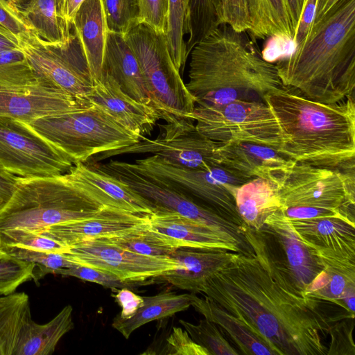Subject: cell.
I'll return each instance as SVG.
<instances>
[{
  "label": "cell",
  "instance_id": "1",
  "mask_svg": "<svg viewBox=\"0 0 355 355\" xmlns=\"http://www.w3.org/2000/svg\"><path fill=\"white\" fill-rule=\"evenodd\" d=\"M254 254L230 259L198 293L243 321L276 355H327L322 340L333 322L292 279L273 237L245 225Z\"/></svg>",
  "mask_w": 355,
  "mask_h": 355
},
{
  "label": "cell",
  "instance_id": "2",
  "mask_svg": "<svg viewBox=\"0 0 355 355\" xmlns=\"http://www.w3.org/2000/svg\"><path fill=\"white\" fill-rule=\"evenodd\" d=\"M275 65L284 86L313 101L354 96L355 0H320L305 37Z\"/></svg>",
  "mask_w": 355,
  "mask_h": 355
},
{
  "label": "cell",
  "instance_id": "3",
  "mask_svg": "<svg viewBox=\"0 0 355 355\" xmlns=\"http://www.w3.org/2000/svg\"><path fill=\"white\" fill-rule=\"evenodd\" d=\"M188 82L196 105L263 101L283 86L276 65L266 60L248 31L220 24L191 49Z\"/></svg>",
  "mask_w": 355,
  "mask_h": 355
},
{
  "label": "cell",
  "instance_id": "4",
  "mask_svg": "<svg viewBox=\"0 0 355 355\" xmlns=\"http://www.w3.org/2000/svg\"><path fill=\"white\" fill-rule=\"evenodd\" d=\"M263 101L274 114L283 137L279 153L296 162L354 169V96L327 104L283 85L268 92Z\"/></svg>",
  "mask_w": 355,
  "mask_h": 355
},
{
  "label": "cell",
  "instance_id": "5",
  "mask_svg": "<svg viewBox=\"0 0 355 355\" xmlns=\"http://www.w3.org/2000/svg\"><path fill=\"white\" fill-rule=\"evenodd\" d=\"M107 207L115 206L89 191L70 170L50 177L18 176L13 193L0 210V231L37 232L92 217Z\"/></svg>",
  "mask_w": 355,
  "mask_h": 355
},
{
  "label": "cell",
  "instance_id": "6",
  "mask_svg": "<svg viewBox=\"0 0 355 355\" xmlns=\"http://www.w3.org/2000/svg\"><path fill=\"white\" fill-rule=\"evenodd\" d=\"M280 211L290 219L338 217L355 224L354 169L296 162L276 180Z\"/></svg>",
  "mask_w": 355,
  "mask_h": 355
},
{
  "label": "cell",
  "instance_id": "7",
  "mask_svg": "<svg viewBox=\"0 0 355 355\" xmlns=\"http://www.w3.org/2000/svg\"><path fill=\"white\" fill-rule=\"evenodd\" d=\"M26 124L73 164L85 163L98 154L128 146L140 139L92 105Z\"/></svg>",
  "mask_w": 355,
  "mask_h": 355
},
{
  "label": "cell",
  "instance_id": "8",
  "mask_svg": "<svg viewBox=\"0 0 355 355\" xmlns=\"http://www.w3.org/2000/svg\"><path fill=\"white\" fill-rule=\"evenodd\" d=\"M125 39L139 62L153 107L160 119L166 121L173 117L189 118L196 101L171 58L166 35L139 24Z\"/></svg>",
  "mask_w": 355,
  "mask_h": 355
},
{
  "label": "cell",
  "instance_id": "9",
  "mask_svg": "<svg viewBox=\"0 0 355 355\" xmlns=\"http://www.w3.org/2000/svg\"><path fill=\"white\" fill-rule=\"evenodd\" d=\"M126 163L135 171L170 185L245 227L236 210L235 193L239 186L251 179L221 166L207 169L177 167L155 155Z\"/></svg>",
  "mask_w": 355,
  "mask_h": 355
},
{
  "label": "cell",
  "instance_id": "10",
  "mask_svg": "<svg viewBox=\"0 0 355 355\" xmlns=\"http://www.w3.org/2000/svg\"><path fill=\"white\" fill-rule=\"evenodd\" d=\"M197 130L220 142H251L277 150L283 137L277 121L263 101H234L218 105H196L188 116Z\"/></svg>",
  "mask_w": 355,
  "mask_h": 355
},
{
  "label": "cell",
  "instance_id": "11",
  "mask_svg": "<svg viewBox=\"0 0 355 355\" xmlns=\"http://www.w3.org/2000/svg\"><path fill=\"white\" fill-rule=\"evenodd\" d=\"M95 167L125 183L149 200L156 211L175 212L196 221L230 240L238 247L240 253L254 254V250L245 236V228L227 220L183 192L135 171L128 166L126 162L110 160Z\"/></svg>",
  "mask_w": 355,
  "mask_h": 355
},
{
  "label": "cell",
  "instance_id": "12",
  "mask_svg": "<svg viewBox=\"0 0 355 355\" xmlns=\"http://www.w3.org/2000/svg\"><path fill=\"white\" fill-rule=\"evenodd\" d=\"M17 36L19 48L25 53L40 85L60 89L84 101L94 83L73 30L67 43L49 42L33 31Z\"/></svg>",
  "mask_w": 355,
  "mask_h": 355
},
{
  "label": "cell",
  "instance_id": "13",
  "mask_svg": "<svg viewBox=\"0 0 355 355\" xmlns=\"http://www.w3.org/2000/svg\"><path fill=\"white\" fill-rule=\"evenodd\" d=\"M159 133L155 139L141 136L138 142L93 157L99 161L123 154L155 155L170 164L191 169H207L217 165L216 150L220 142L201 134L194 121L174 117L157 124Z\"/></svg>",
  "mask_w": 355,
  "mask_h": 355
},
{
  "label": "cell",
  "instance_id": "14",
  "mask_svg": "<svg viewBox=\"0 0 355 355\" xmlns=\"http://www.w3.org/2000/svg\"><path fill=\"white\" fill-rule=\"evenodd\" d=\"M0 164L22 178L64 174L73 163L26 123L0 116Z\"/></svg>",
  "mask_w": 355,
  "mask_h": 355
},
{
  "label": "cell",
  "instance_id": "15",
  "mask_svg": "<svg viewBox=\"0 0 355 355\" xmlns=\"http://www.w3.org/2000/svg\"><path fill=\"white\" fill-rule=\"evenodd\" d=\"M67 257L78 265L111 273L127 282L159 278L175 270L171 257H148L125 250L107 239L84 241L69 247Z\"/></svg>",
  "mask_w": 355,
  "mask_h": 355
},
{
  "label": "cell",
  "instance_id": "16",
  "mask_svg": "<svg viewBox=\"0 0 355 355\" xmlns=\"http://www.w3.org/2000/svg\"><path fill=\"white\" fill-rule=\"evenodd\" d=\"M261 230L273 237L297 286L306 296L315 299L327 277L319 259L297 237L288 218L279 209L268 217Z\"/></svg>",
  "mask_w": 355,
  "mask_h": 355
},
{
  "label": "cell",
  "instance_id": "17",
  "mask_svg": "<svg viewBox=\"0 0 355 355\" xmlns=\"http://www.w3.org/2000/svg\"><path fill=\"white\" fill-rule=\"evenodd\" d=\"M148 224L149 214L107 207L92 217L52 225L37 232L71 247L84 241L121 236Z\"/></svg>",
  "mask_w": 355,
  "mask_h": 355
},
{
  "label": "cell",
  "instance_id": "18",
  "mask_svg": "<svg viewBox=\"0 0 355 355\" xmlns=\"http://www.w3.org/2000/svg\"><path fill=\"white\" fill-rule=\"evenodd\" d=\"M83 100L140 137L150 136L161 119L155 109L130 97L106 73L101 82L94 84Z\"/></svg>",
  "mask_w": 355,
  "mask_h": 355
},
{
  "label": "cell",
  "instance_id": "19",
  "mask_svg": "<svg viewBox=\"0 0 355 355\" xmlns=\"http://www.w3.org/2000/svg\"><path fill=\"white\" fill-rule=\"evenodd\" d=\"M89 105L60 89L41 85L26 89H0V116L26 123Z\"/></svg>",
  "mask_w": 355,
  "mask_h": 355
},
{
  "label": "cell",
  "instance_id": "20",
  "mask_svg": "<svg viewBox=\"0 0 355 355\" xmlns=\"http://www.w3.org/2000/svg\"><path fill=\"white\" fill-rule=\"evenodd\" d=\"M216 157L218 166L244 178H261L274 182L293 162L271 147L241 141L221 143Z\"/></svg>",
  "mask_w": 355,
  "mask_h": 355
},
{
  "label": "cell",
  "instance_id": "21",
  "mask_svg": "<svg viewBox=\"0 0 355 355\" xmlns=\"http://www.w3.org/2000/svg\"><path fill=\"white\" fill-rule=\"evenodd\" d=\"M149 228L175 249H220L240 253L223 235L175 212L155 211L149 214Z\"/></svg>",
  "mask_w": 355,
  "mask_h": 355
},
{
  "label": "cell",
  "instance_id": "22",
  "mask_svg": "<svg viewBox=\"0 0 355 355\" xmlns=\"http://www.w3.org/2000/svg\"><path fill=\"white\" fill-rule=\"evenodd\" d=\"M72 28L80 42L93 83L101 82L108 33L103 0H84L74 15Z\"/></svg>",
  "mask_w": 355,
  "mask_h": 355
},
{
  "label": "cell",
  "instance_id": "23",
  "mask_svg": "<svg viewBox=\"0 0 355 355\" xmlns=\"http://www.w3.org/2000/svg\"><path fill=\"white\" fill-rule=\"evenodd\" d=\"M233 252L220 249L178 248L170 255L178 267L162 275L175 287L198 293L200 285L230 259Z\"/></svg>",
  "mask_w": 355,
  "mask_h": 355
},
{
  "label": "cell",
  "instance_id": "24",
  "mask_svg": "<svg viewBox=\"0 0 355 355\" xmlns=\"http://www.w3.org/2000/svg\"><path fill=\"white\" fill-rule=\"evenodd\" d=\"M103 73L110 76L130 97L153 107L139 62L125 37L109 30L103 63Z\"/></svg>",
  "mask_w": 355,
  "mask_h": 355
},
{
  "label": "cell",
  "instance_id": "25",
  "mask_svg": "<svg viewBox=\"0 0 355 355\" xmlns=\"http://www.w3.org/2000/svg\"><path fill=\"white\" fill-rule=\"evenodd\" d=\"M76 178L89 191L104 198L112 205L132 212L152 214L156 209L148 200L125 183L95 166L79 162L70 168Z\"/></svg>",
  "mask_w": 355,
  "mask_h": 355
},
{
  "label": "cell",
  "instance_id": "26",
  "mask_svg": "<svg viewBox=\"0 0 355 355\" xmlns=\"http://www.w3.org/2000/svg\"><path fill=\"white\" fill-rule=\"evenodd\" d=\"M191 306L205 318L215 323L237 346L242 354L276 355L275 352L236 316L204 295L191 293Z\"/></svg>",
  "mask_w": 355,
  "mask_h": 355
},
{
  "label": "cell",
  "instance_id": "27",
  "mask_svg": "<svg viewBox=\"0 0 355 355\" xmlns=\"http://www.w3.org/2000/svg\"><path fill=\"white\" fill-rule=\"evenodd\" d=\"M288 220L295 234L307 246L355 250L354 223L332 216Z\"/></svg>",
  "mask_w": 355,
  "mask_h": 355
},
{
  "label": "cell",
  "instance_id": "28",
  "mask_svg": "<svg viewBox=\"0 0 355 355\" xmlns=\"http://www.w3.org/2000/svg\"><path fill=\"white\" fill-rule=\"evenodd\" d=\"M73 308L65 306L50 322L40 324L29 315L24 322L13 355H49L62 337L74 327Z\"/></svg>",
  "mask_w": 355,
  "mask_h": 355
},
{
  "label": "cell",
  "instance_id": "29",
  "mask_svg": "<svg viewBox=\"0 0 355 355\" xmlns=\"http://www.w3.org/2000/svg\"><path fill=\"white\" fill-rule=\"evenodd\" d=\"M235 203L244 224L256 230H261L268 217L281 207L276 184L261 178L239 186L235 193Z\"/></svg>",
  "mask_w": 355,
  "mask_h": 355
},
{
  "label": "cell",
  "instance_id": "30",
  "mask_svg": "<svg viewBox=\"0 0 355 355\" xmlns=\"http://www.w3.org/2000/svg\"><path fill=\"white\" fill-rule=\"evenodd\" d=\"M250 28L254 39L274 38L292 42L295 31L285 0H248Z\"/></svg>",
  "mask_w": 355,
  "mask_h": 355
},
{
  "label": "cell",
  "instance_id": "31",
  "mask_svg": "<svg viewBox=\"0 0 355 355\" xmlns=\"http://www.w3.org/2000/svg\"><path fill=\"white\" fill-rule=\"evenodd\" d=\"M143 299L142 306L132 318L122 319L117 315L114 318L112 327L126 339L135 330L148 322L187 310L191 306V294L163 291Z\"/></svg>",
  "mask_w": 355,
  "mask_h": 355
},
{
  "label": "cell",
  "instance_id": "32",
  "mask_svg": "<svg viewBox=\"0 0 355 355\" xmlns=\"http://www.w3.org/2000/svg\"><path fill=\"white\" fill-rule=\"evenodd\" d=\"M22 15L42 39L51 43H67L72 34V26L60 15L58 0H32Z\"/></svg>",
  "mask_w": 355,
  "mask_h": 355
},
{
  "label": "cell",
  "instance_id": "33",
  "mask_svg": "<svg viewBox=\"0 0 355 355\" xmlns=\"http://www.w3.org/2000/svg\"><path fill=\"white\" fill-rule=\"evenodd\" d=\"M31 315L24 292L0 295V355H13L21 327Z\"/></svg>",
  "mask_w": 355,
  "mask_h": 355
},
{
  "label": "cell",
  "instance_id": "34",
  "mask_svg": "<svg viewBox=\"0 0 355 355\" xmlns=\"http://www.w3.org/2000/svg\"><path fill=\"white\" fill-rule=\"evenodd\" d=\"M190 1L168 0L166 37L171 58L181 75L189 58L185 38L191 34Z\"/></svg>",
  "mask_w": 355,
  "mask_h": 355
},
{
  "label": "cell",
  "instance_id": "35",
  "mask_svg": "<svg viewBox=\"0 0 355 355\" xmlns=\"http://www.w3.org/2000/svg\"><path fill=\"white\" fill-rule=\"evenodd\" d=\"M38 85L37 76L20 48L0 52V89H26Z\"/></svg>",
  "mask_w": 355,
  "mask_h": 355
},
{
  "label": "cell",
  "instance_id": "36",
  "mask_svg": "<svg viewBox=\"0 0 355 355\" xmlns=\"http://www.w3.org/2000/svg\"><path fill=\"white\" fill-rule=\"evenodd\" d=\"M110 241L128 251L148 257H169L175 250L149 228V224Z\"/></svg>",
  "mask_w": 355,
  "mask_h": 355
},
{
  "label": "cell",
  "instance_id": "37",
  "mask_svg": "<svg viewBox=\"0 0 355 355\" xmlns=\"http://www.w3.org/2000/svg\"><path fill=\"white\" fill-rule=\"evenodd\" d=\"M179 322L196 343L208 351L209 355L239 354L225 338L220 329L209 320L202 319L198 324H193L184 320H180Z\"/></svg>",
  "mask_w": 355,
  "mask_h": 355
},
{
  "label": "cell",
  "instance_id": "38",
  "mask_svg": "<svg viewBox=\"0 0 355 355\" xmlns=\"http://www.w3.org/2000/svg\"><path fill=\"white\" fill-rule=\"evenodd\" d=\"M12 246L49 252L67 253L69 247L38 232L15 228L0 231V247Z\"/></svg>",
  "mask_w": 355,
  "mask_h": 355
},
{
  "label": "cell",
  "instance_id": "39",
  "mask_svg": "<svg viewBox=\"0 0 355 355\" xmlns=\"http://www.w3.org/2000/svg\"><path fill=\"white\" fill-rule=\"evenodd\" d=\"M1 249L8 254L28 262L35 263L33 279H39L48 273H54L60 268H66L76 265L66 253L49 252L26 249L19 247L2 246Z\"/></svg>",
  "mask_w": 355,
  "mask_h": 355
},
{
  "label": "cell",
  "instance_id": "40",
  "mask_svg": "<svg viewBox=\"0 0 355 355\" xmlns=\"http://www.w3.org/2000/svg\"><path fill=\"white\" fill-rule=\"evenodd\" d=\"M35 263L16 258L0 248V295L14 293L33 279Z\"/></svg>",
  "mask_w": 355,
  "mask_h": 355
},
{
  "label": "cell",
  "instance_id": "41",
  "mask_svg": "<svg viewBox=\"0 0 355 355\" xmlns=\"http://www.w3.org/2000/svg\"><path fill=\"white\" fill-rule=\"evenodd\" d=\"M189 11L191 34L186 42L189 55L199 41L219 26L211 0H191Z\"/></svg>",
  "mask_w": 355,
  "mask_h": 355
},
{
  "label": "cell",
  "instance_id": "42",
  "mask_svg": "<svg viewBox=\"0 0 355 355\" xmlns=\"http://www.w3.org/2000/svg\"><path fill=\"white\" fill-rule=\"evenodd\" d=\"M108 30L123 36L139 24V0H103Z\"/></svg>",
  "mask_w": 355,
  "mask_h": 355
},
{
  "label": "cell",
  "instance_id": "43",
  "mask_svg": "<svg viewBox=\"0 0 355 355\" xmlns=\"http://www.w3.org/2000/svg\"><path fill=\"white\" fill-rule=\"evenodd\" d=\"M53 274L74 277L112 289L128 288L131 286V282H123L114 275L78 264L69 268L58 269Z\"/></svg>",
  "mask_w": 355,
  "mask_h": 355
},
{
  "label": "cell",
  "instance_id": "44",
  "mask_svg": "<svg viewBox=\"0 0 355 355\" xmlns=\"http://www.w3.org/2000/svg\"><path fill=\"white\" fill-rule=\"evenodd\" d=\"M354 326V318H349L331 325L329 331L331 342L327 355H355L352 336Z\"/></svg>",
  "mask_w": 355,
  "mask_h": 355
},
{
  "label": "cell",
  "instance_id": "45",
  "mask_svg": "<svg viewBox=\"0 0 355 355\" xmlns=\"http://www.w3.org/2000/svg\"><path fill=\"white\" fill-rule=\"evenodd\" d=\"M168 0H139V24L166 35Z\"/></svg>",
  "mask_w": 355,
  "mask_h": 355
},
{
  "label": "cell",
  "instance_id": "46",
  "mask_svg": "<svg viewBox=\"0 0 355 355\" xmlns=\"http://www.w3.org/2000/svg\"><path fill=\"white\" fill-rule=\"evenodd\" d=\"M164 349V354L170 355H209L205 347L196 343L181 327L173 328Z\"/></svg>",
  "mask_w": 355,
  "mask_h": 355
},
{
  "label": "cell",
  "instance_id": "47",
  "mask_svg": "<svg viewBox=\"0 0 355 355\" xmlns=\"http://www.w3.org/2000/svg\"><path fill=\"white\" fill-rule=\"evenodd\" d=\"M0 24L16 35L32 31L15 0H0Z\"/></svg>",
  "mask_w": 355,
  "mask_h": 355
},
{
  "label": "cell",
  "instance_id": "48",
  "mask_svg": "<svg viewBox=\"0 0 355 355\" xmlns=\"http://www.w3.org/2000/svg\"><path fill=\"white\" fill-rule=\"evenodd\" d=\"M114 298L121 307L119 316L122 319L132 318L144 303L143 297L135 294L128 288L119 290Z\"/></svg>",
  "mask_w": 355,
  "mask_h": 355
},
{
  "label": "cell",
  "instance_id": "49",
  "mask_svg": "<svg viewBox=\"0 0 355 355\" xmlns=\"http://www.w3.org/2000/svg\"><path fill=\"white\" fill-rule=\"evenodd\" d=\"M320 0H304L302 14L292 40L293 45L300 43L305 37L314 18Z\"/></svg>",
  "mask_w": 355,
  "mask_h": 355
},
{
  "label": "cell",
  "instance_id": "50",
  "mask_svg": "<svg viewBox=\"0 0 355 355\" xmlns=\"http://www.w3.org/2000/svg\"><path fill=\"white\" fill-rule=\"evenodd\" d=\"M17 178L6 171L0 164V210L13 193Z\"/></svg>",
  "mask_w": 355,
  "mask_h": 355
},
{
  "label": "cell",
  "instance_id": "51",
  "mask_svg": "<svg viewBox=\"0 0 355 355\" xmlns=\"http://www.w3.org/2000/svg\"><path fill=\"white\" fill-rule=\"evenodd\" d=\"M19 49L17 36L0 24V52Z\"/></svg>",
  "mask_w": 355,
  "mask_h": 355
},
{
  "label": "cell",
  "instance_id": "52",
  "mask_svg": "<svg viewBox=\"0 0 355 355\" xmlns=\"http://www.w3.org/2000/svg\"><path fill=\"white\" fill-rule=\"evenodd\" d=\"M304 1L285 0L295 32L302 14Z\"/></svg>",
  "mask_w": 355,
  "mask_h": 355
},
{
  "label": "cell",
  "instance_id": "53",
  "mask_svg": "<svg viewBox=\"0 0 355 355\" xmlns=\"http://www.w3.org/2000/svg\"><path fill=\"white\" fill-rule=\"evenodd\" d=\"M84 0H67L64 18L65 21L72 26L74 15Z\"/></svg>",
  "mask_w": 355,
  "mask_h": 355
},
{
  "label": "cell",
  "instance_id": "54",
  "mask_svg": "<svg viewBox=\"0 0 355 355\" xmlns=\"http://www.w3.org/2000/svg\"><path fill=\"white\" fill-rule=\"evenodd\" d=\"M212 2V4L214 7V9L216 12V15L218 17V21L219 25L221 22V18L223 12V8H224V4L225 0H211Z\"/></svg>",
  "mask_w": 355,
  "mask_h": 355
},
{
  "label": "cell",
  "instance_id": "55",
  "mask_svg": "<svg viewBox=\"0 0 355 355\" xmlns=\"http://www.w3.org/2000/svg\"><path fill=\"white\" fill-rule=\"evenodd\" d=\"M67 0H58V8L60 15L64 18V9H65V5H66ZM65 20V19H64Z\"/></svg>",
  "mask_w": 355,
  "mask_h": 355
},
{
  "label": "cell",
  "instance_id": "56",
  "mask_svg": "<svg viewBox=\"0 0 355 355\" xmlns=\"http://www.w3.org/2000/svg\"><path fill=\"white\" fill-rule=\"evenodd\" d=\"M32 0H15L17 6L23 10Z\"/></svg>",
  "mask_w": 355,
  "mask_h": 355
}]
</instances>
